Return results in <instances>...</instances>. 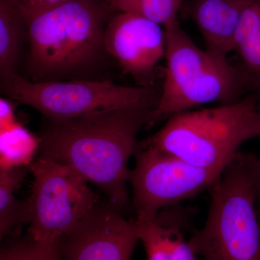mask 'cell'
Returning <instances> with one entry per match:
<instances>
[{"label": "cell", "instance_id": "6da1fadb", "mask_svg": "<svg viewBox=\"0 0 260 260\" xmlns=\"http://www.w3.org/2000/svg\"><path fill=\"white\" fill-rule=\"evenodd\" d=\"M153 110L117 109L51 121L40 138L41 156L77 171L119 210L129 200L128 162L138 148L140 130Z\"/></svg>", "mask_w": 260, "mask_h": 260}, {"label": "cell", "instance_id": "7a4b0ae2", "mask_svg": "<svg viewBox=\"0 0 260 260\" xmlns=\"http://www.w3.org/2000/svg\"><path fill=\"white\" fill-rule=\"evenodd\" d=\"M257 160L239 152L209 188L206 221L188 241L203 260H260Z\"/></svg>", "mask_w": 260, "mask_h": 260}, {"label": "cell", "instance_id": "3957f363", "mask_svg": "<svg viewBox=\"0 0 260 260\" xmlns=\"http://www.w3.org/2000/svg\"><path fill=\"white\" fill-rule=\"evenodd\" d=\"M260 136V107L255 95L220 107L184 112L169 118L141 145L208 168L225 167L241 145Z\"/></svg>", "mask_w": 260, "mask_h": 260}, {"label": "cell", "instance_id": "277c9868", "mask_svg": "<svg viewBox=\"0 0 260 260\" xmlns=\"http://www.w3.org/2000/svg\"><path fill=\"white\" fill-rule=\"evenodd\" d=\"M164 30L165 80L150 125L203 104L240 100L243 89L247 88L240 68L230 64L226 56L200 49L177 20Z\"/></svg>", "mask_w": 260, "mask_h": 260}, {"label": "cell", "instance_id": "5b68a950", "mask_svg": "<svg viewBox=\"0 0 260 260\" xmlns=\"http://www.w3.org/2000/svg\"><path fill=\"white\" fill-rule=\"evenodd\" d=\"M115 12L110 0H68L28 22L34 78L66 74L95 61Z\"/></svg>", "mask_w": 260, "mask_h": 260}, {"label": "cell", "instance_id": "8992f818", "mask_svg": "<svg viewBox=\"0 0 260 260\" xmlns=\"http://www.w3.org/2000/svg\"><path fill=\"white\" fill-rule=\"evenodd\" d=\"M1 80L8 97L37 109L53 122L112 109L153 110L160 97L152 86H123L110 80L29 81L18 73Z\"/></svg>", "mask_w": 260, "mask_h": 260}, {"label": "cell", "instance_id": "52a82bcc", "mask_svg": "<svg viewBox=\"0 0 260 260\" xmlns=\"http://www.w3.org/2000/svg\"><path fill=\"white\" fill-rule=\"evenodd\" d=\"M34 176L28 206V235L59 242L99 203L88 181L75 169L39 157L29 166Z\"/></svg>", "mask_w": 260, "mask_h": 260}, {"label": "cell", "instance_id": "ba28073f", "mask_svg": "<svg viewBox=\"0 0 260 260\" xmlns=\"http://www.w3.org/2000/svg\"><path fill=\"white\" fill-rule=\"evenodd\" d=\"M130 170L136 218H153L162 210L209 189L224 168L193 165L171 154L138 145Z\"/></svg>", "mask_w": 260, "mask_h": 260}, {"label": "cell", "instance_id": "9c48e42d", "mask_svg": "<svg viewBox=\"0 0 260 260\" xmlns=\"http://www.w3.org/2000/svg\"><path fill=\"white\" fill-rule=\"evenodd\" d=\"M100 203L59 242L64 260H130L139 242L135 220Z\"/></svg>", "mask_w": 260, "mask_h": 260}, {"label": "cell", "instance_id": "30bf717a", "mask_svg": "<svg viewBox=\"0 0 260 260\" xmlns=\"http://www.w3.org/2000/svg\"><path fill=\"white\" fill-rule=\"evenodd\" d=\"M104 48L124 73L150 86L157 64L165 57V30L144 17L119 12L106 28Z\"/></svg>", "mask_w": 260, "mask_h": 260}, {"label": "cell", "instance_id": "8fae6325", "mask_svg": "<svg viewBox=\"0 0 260 260\" xmlns=\"http://www.w3.org/2000/svg\"><path fill=\"white\" fill-rule=\"evenodd\" d=\"M183 208L173 205L153 218L135 219L147 260H198L184 238L190 219Z\"/></svg>", "mask_w": 260, "mask_h": 260}, {"label": "cell", "instance_id": "7c38bea8", "mask_svg": "<svg viewBox=\"0 0 260 260\" xmlns=\"http://www.w3.org/2000/svg\"><path fill=\"white\" fill-rule=\"evenodd\" d=\"M251 0H193L190 16L199 28L207 49L223 56L234 51L243 11Z\"/></svg>", "mask_w": 260, "mask_h": 260}, {"label": "cell", "instance_id": "4fadbf2b", "mask_svg": "<svg viewBox=\"0 0 260 260\" xmlns=\"http://www.w3.org/2000/svg\"><path fill=\"white\" fill-rule=\"evenodd\" d=\"M247 88L260 90V0H251L243 11L234 42Z\"/></svg>", "mask_w": 260, "mask_h": 260}, {"label": "cell", "instance_id": "5bb4252c", "mask_svg": "<svg viewBox=\"0 0 260 260\" xmlns=\"http://www.w3.org/2000/svg\"><path fill=\"white\" fill-rule=\"evenodd\" d=\"M26 19L15 0H0V75L16 74Z\"/></svg>", "mask_w": 260, "mask_h": 260}, {"label": "cell", "instance_id": "9a60e30c", "mask_svg": "<svg viewBox=\"0 0 260 260\" xmlns=\"http://www.w3.org/2000/svg\"><path fill=\"white\" fill-rule=\"evenodd\" d=\"M28 167L3 169L0 174V236L9 235L25 222L28 223V201L16 199L15 192L21 185Z\"/></svg>", "mask_w": 260, "mask_h": 260}, {"label": "cell", "instance_id": "2e32d148", "mask_svg": "<svg viewBox=\"0 0 260 260\" xmlns=\"http://www.w3.org/2000/svg\"><path fill=\"white\" fill-rule=\"evenodd\" d=\"M40 139L18 124L1 132V170L18 167H28L32 155L39 148Z\"/></svg>", "mask_w": 260, "mask_h": 260}, {"label": "cell", "instance_id": "e0dca14e", "mask_svg": "<svg viewBox=\"0 0 260 260\" xmlns=\"http://www.w3.org/2000/svg\"><path fill=\"white\" fill-rule=\"evenodd\" d=\"M116 11L133 13L164 27L177 20L180 8L175 0H110Z\"/></svg>", "mask_w": 260, "mask_h": 260}, {"label": "cell", "instance_id": "ac0fdd59", "mask_svg": "<svg viewBox=\"0 0 260 260\" xmlns=\"http://www.w3.org/2000/svg\"><path fill=\"white\" fill-rule=\"evenodd\" d=\"M0 260H64L59 242L39 241L30 236L18 243L3 248Z\"/></svg>", "mask_w": 260, "mask_h": 260}, {"label": "cell", "instance_id": "d6986e66", "mask_svg": "<svg viewBox=\"0 0 260 260\" xmlns=\"http://www.w3.org/2000/svg\"><path fill=\"white\" fill-rule=\"evenodd\" d=\"M68 0H15L27 23L38 15L56 8Z\"/></svg>", "mask_w": 260, "mask_h": 260}, {"label": "cell", "instance_id": "ffe728a7", "mask_svg": "<svg viewBox=\"0 0 260 260\" xmlns=\"http://www.w3.org/2000/svg\"><path fill=\"white\" fill-rule=\"evenodd\" d=\"M0 120L1 132L9 129L18 123L15 119L13 104L10 101L4 99L0 100Z\"/></svg>", "mask_w": 260, "mask_h": 260}, {"label": "cell", "instance_id": "44dd1931", "mask_svg": "<svg viewBox=\"0 0 260 260\" xmlns=\"http://www.w3.org/2000/svg\"><path fill=\"white\" fill-rule=\"evenodd\" d=\"M258 171V188L257 194H256V205H260V157H258L257 160Z\"/></svg>", "mask_w": 260, "mask_h": 260}, {"label": "cell", "instance_id": "7402d4cb", "mask_svg": "<svg viewBox=\"0 0 260 260\" xmlns=\"http://www.w3.org/2000/svg\"><path fill=\"white\" fill-rule=\"evenodd\" d=\"M176 3H177V5L178 6H179V8H180L181 6V4H182L183 0H175Z\"/></svg>", "mask_w": 260, "mask_h": 260}, {"label": "cell", "instance_id": "603a6c76", "mask_svg": "<svg viewBox=\"0 0 260 260\" xmlns=\"http://www.w3.org/2000/svg\"><path fill=\"white\" fill-rule=\"evenodd\" d=\"M259 215H260V210H259Z\"/></svg>", "mask_w": 260, "mask_h": 260}]
</instances>
